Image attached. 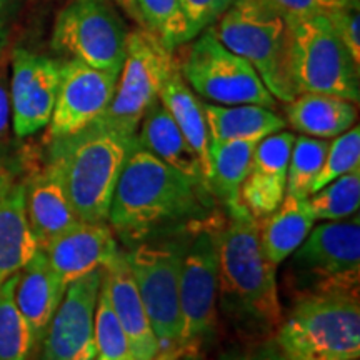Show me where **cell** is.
<instances>
[{"label":"cell","mask_w":360,"mask_h":360,"mask_svg":"<svg viewBox=\"0 0 360 360\" xmlns=\"http://www.w3.org/2000/svg\"><path fill=\"white\" fill-rule=\"evenodd\" d=\"M357 103L327 94H299L287 103V122L297 132L332 139L354 127Z\"/></svg>","instance_id":"obj_23"},{"label":"cell","mask_w":360,"mask_h":360,"mask_svg":"<svg viewBox=\"0 0 360 360\" xmlns=\"http://www.w3.org/2000/svg\"><path fill=\"white\" fill-rule=\"evenodd\" d=\"M209 127L210 142L262 141L270 134L285 129V119L272 109L254 103L244 105H219L202 103Z\"/></svg>","instance_id":"obj_25"},{"label":"cell","mask_w":360,"mask_h":360,"mask_svg":"<svg viewBox=\"0 0 360 360\" xmlns=\"http://www.w3.org/2000/svg\"><path fill=\"white\" fill-rule=\"evenodd\" d=\"M62 62L17 49L12 57L11 107L17 137H29L51 122Z\"/></svg>","instance_id":"obj_15"},{"label":"cell","mask_w":360,"mask_h":360,"mask_svg":"<svg viewBox=\"0 0 360 360\" xmlns=\"http://www.w3.org/2000/svg\"><path fill=\"white\" fill-rule=\"evenodd\" d=\"M222 219L209 217L186 225L180 265L182 354L199 352L212 339L219 314V231Z\"/></svg>","instance_id":"obj_7"},{"label":"cell","mask_w":360,"mask_h":360,"mask_svg":"<svg viewBox=\"0 0 360 360\" xmlns=\"http://www.w3.org/2000/svg\"><path fill=\"white\" fill-rule=\"evenodd\" d=\"M229 51L245 58L276 101L297 97L290 75V24L264 0H236L210 27Z\"/></svg>","instance_id":"obj_5"},{"label":"cell","mask_w":360,"mask_h":360,"mask_svg":"<svg viewBox=\"0 0 360 360\" xmlns=\"http://www.w3.org/2000/svg\"><path fill=\"white\" fill-rule=\"evenodd\" d=\"M12 120L11 107V77L7 70L0 67V141L7 139Z\"/></svg>","instance_id":"obj_38"},{"label":"cell","mask_w":360,"mask_h":360,"mask_svg":"<svg viewBox=\"0 0 360 360\" xmlns=\"http://www.w3.org/2000/svg\"><path fill=\"white\" fill-rule=\"evenodd\" d=\"M127 35L109 0H72L58 13L52 45L90 67L119 74Z\"/></svg>","instance_id":"obj_12"},{"label":"cell","mask_w":360,"mask_h":360,"mask_svg":"<svg viewBox=\"0 0 360 360\" xmlns=\"http://www.w3.org/2000/svg\"><path fill=\"white\" fill-rule=\"evenodd\" d=\"M289 259L283 278L294 299L319 292L359 290V214L317 225Z\"/></svg>","instance_id":"obj_6"},{"label":"cell","mask_w":360,"mask_h":360,"mask_svg":"<svg viewBox=\"0 0 360 360\" xmlns=\"http://www.w3.org/2000/svg\"><path fill=\"white\" fill-rule=\"evenodd\" d=\"M295 135L285 130L264 137L255 147L240 202L255 219L272 214L285 197L287 169Z\"/></svg>","instance_id":"obj_17"},{"label":"cell","mask_w":360,"mask_h":360,"mask_svg":"<svg viewBox=\"0 0 360 360\" xmlns=\"http://www.w3.org/2000/svg\"><path fill=\"white\" fill-rule=\"evenodd\" d=\"M17 274L0 283V360H27L34 352V340L24 315L15 304Z\"/></svg>","instance_id":"obj_29"},{"label":"cell","mask_w":360,"mask_h":360,"mask_svg":"<svg viewBox=\"0 0 360 360\" xmlns=\"http://www.w3.org/2000/svg\"><path fill=\"white\" fill-rule=\"evenodd\" d=\"M94 337H96L97 355L102 360H135L127 335L110 304L103 278L96 305V317H94Z\"/></svg>","instance_id":"obj_32"},{"label":"cell","mask_w":360,"mask_h":360,"mask_svg":"<svg viewBox=\"0 0 360 360\" xmlns=\"http://www.w3.org/2000/svg\"><path fill=\"white\" fill-rule=\"evenodd\" d=\"M175 360H202V357L199 352H186V354L179 355Z\"/></svg>","instance_id":"obj_40"},{"label":"cell","mask_w":360,"mask_h":360,"mask_svg":"<svg viewBox=\"0 0 360 360\" xmlns=\"http://www.w3.org/2000/svg\"><path fill=\"white\" fill-rule=\"evenodd\" d=\"M25 214L39 249L80 222L60 179L51 165H45L24 182Z\"/></svg>","instance_id":"obj_20"},{"label":"cell","mask_w":360,"mask_h":360,"mask_svg":"<svg viewBox=\"0 0 360 360\" xmlns=\"http://www.w3.org/2000/svg\"><path fill=\"white\" fill-rule=\"evenodd\" d=\"M186 237L135 244L125 252L129 267L159 344V359L182 355L180 315V265Z\"/></svg>","instance_id":"obj_8"},{"label":"cell","mask_w":360,"mask_h":360,"mask_svg":"<svg viewBox=\"0 0 360 360\" xmlns=\"http://www.w3.org/2000/svg\"><path fill=\"white\" fill-rule=\"evenodd\" d=\"M159 101L169 110V114L172 115L175 124L179 125L180 132L187 139L188 146L192 147V150L199 157L202 169H204L207 177V184H209L210 137L204 107H202L199 98L193 96V92L182 75H180L179 67L172 72V75L162 87Z\"/></svg>","instance_id":"obj_26"},{"label":"cell","mask_w":360,"mask_h":360,"mask_svg":"<svg viewBox=\"0 0 360 360\" xmlns=\"http://www.w3.org/2000/svg\"><path fill=\"white\" fill-rule=\"evenodd\" d=\"M276 342L287 360H359V290L297 297Z\"/></svg>","instance_id":"obj_4"},{"label":"cell","mask_w":360,"mask_h":360,"mask_svg":"<svg viewBox=\"0 0 360 360\" xmlns=\"http://www.w3.org/2000/svg\"><path fill=\"white\" fill-rule=\"evenodd\" d=\"M137 146L146 148L186 177L209 187L199 157L188 146L187 139L159 98L142 117L141 132H137Z\"/></svg>","instance_id":"obj_21"},{"label":"cell","mask_w":360,"mask_h":360,"mask_svg":"<svg viewBox=\"0 0 360 360\" xmlns=\"http://www.w3.org/2000/svg\"><path fill=\"white\" fill-rule=\"evenodd\" d=\"M119 249L109 224L82 220L42 247L52 270L67 287L105 267Z\"/></svg>","instance_id":"obj_16"},{"label":"cell","mask_w":360,"mask_h":360,"mask_svg":"<svg viewBox=\"0 0 360 360\" xmlns=\"http://www.w3.org/2000/svg\"><path fill=\"white\" fill-rule=\"evenodd\" d=\"M262 250L270 262L281 265L294 254L297 247L307 238L315 219L307 200L283 197L282 204L272 214L257 220Z\"/></svg>","instance_id":"obj_24"},{"label":"cell","mask_w":360,"mask_h":360,"mask_svg":"<svg viewBox=\"0 0 360 360\" xmlns=\"http://www.w3.org/2000/svg\"><path fill=\"white\" fill-rule=\"evenodd\" d=\"M103 283L107 287L110 304L122 326L135 360L159 359V344L152 330L150 321L135 285L125 250L119 252L103 267Z\"/></svg>","instance_id":"obj_18"},{"label":"cell","mask_w":360,"mask_h":360,"mask_svg":"<svg viewBox=\"0 0 360 360\" xmlns=\"http://www.w3.org/2000/svg\"><path fill=\"white\" fill-rule=\"evenodd\" d=\"M130 13L169 51L192 40L180 0H130Z\"/></svg>","instance_id":"obj_28"},{"label":"cell","mask_w":360,"mask_h":360,"mask_svg":"<svg viewBox=\"0 0 360 360\" xmlns=\"http://www.w3.org/2000/svg\"><path fill=\"white\" fill-rule=\"evenodd\" d=\"M269 7L282 13L287 19L305 17H328L342 8L357 6L359 0H264Z\"/></svg>","instance_id":"obj_34"},{"label":"cell","mask_w":360,"mask_h":360,"mask_svg":"<svg viewBox=\"0 0 360 360\" xmlns=\"http://www.w3.org/2000/svg\"><path fill=\"white\" fill-rule=\"evenodd\" d=\"M0 67H2V65H0Z\"/></svg>","instance_id":"obj_43"},{"label":"cell","mask_w":360,"mask_h":360,"mask_svg":"<svg viewBox=\"0 0 360 360\" xmlns=\"http://www.w3.org/2000/svg\"><path fill=\"white\" fill-rule=\"evenodd\" d=\"M332 27L345 45L354 62L360 67V15L357 6L342 8L327 17Z\"/></svg>","instance_id":"obj_36"},{"label":"cell","mask_w":360,"mask_h":360,"mask_svg":"<svg viewBox=\"0 0 360 360\" xmlns=\"http://www.w3.org/2000/svg\"><path fill=\"white\" fill-rule=\"evenodd\" d=\"M360 169V129L350 127L347 132L337 135L334 142L328 143V150L323 167L315 179L312 193L327 186L332 180Z\"/></svg>","instance_id":"obj_33"},{"label":"cell","mask_w":360,"mask_h":360,"mask_svg":"<svg viewBox=\"0 0 360 360\" xmlns=\"http://www.w3.org/2000/svg\"><path fill=\"white\" fill-rule=\"evenodd\" d=\"M15 182V172H13V169L11 167V164H8L6 157L0 154V199H2L4 193H6Z\"/></svg>","instance_id":"obj_39"},{"label":"cell","mask_w":360,"mask_h":360,"mask_svg":"<svg viewBox=\"0 0 360 360\" xmlns=\"http://www.w3.org/2000/svg\"><path fill=\"white\" fill-rule=\"evenodd\" d=\"M236 0H180L192 39L219 20Z\"/></svg>","instance_id":"obj_35"},{"label":"cell","mask_w":360,"mask_h":360,"mask_svg":"<svg viewBox=\"0 0 360 360\" xmlns=\"http://www.w3.org/2000/svg\"><path fill=\"white\" fill-rule=\"evenodd\" d=\"M327 139H315L309 135L295 137L290 150L287 169V195L295 199H307L312 193L315 179L319 177L328 150Z\"/></svg>","instance_id":"obj_31"},{"label":"cell","mask_w":360,"mask_h":360,"mask_svg":"<svg viewBox=\"0 0 360 360\" xmlns=\"http://www.w3.org/2000/svg\"><path fill=\"white\" fill-rule=\"evenodd\" d=\"M177 67L174 52L160 40L146 29L134 30L127 35L125 58L114 96L97 120L119 132L137 135L142 117L159 98L162 87Z\"/></svg>","instance_id":"obj_10"},{"label":"cell","mask_w":360,"mask_h":360,"mask_svg":"<svg viewBox=\"0 0 360 360\" xmlns=\"http://www.w3.org/2000/svg\"><path fill=\"white\" fill-rule=\"evenodd\" d=\"M259 142H210L209 191L224 207L240 200V188L250 170L252 157Z\"/></svg>","instance_id":"obj_27"},{"label":"cell","mask_w":360,"mask_h":360,"mask_svg":"<svg viewBox=\"0 0 360 360\" xmlns=\"http://www.w3.org/2000/svg\"><path fill=\"white\" fill-rule=\"evenodd\" d=\"M214 204L209 187L135 146L117 180L107 224L124 242H142L162 229L209 217Z\"/></svg>","instance_id":"obj_1"},{"label":"cell","mask_w":360,"mask_h":360,"mask_svg":"<svg viewBox=\"0 0 360 360\" xmlns=\"http://www.w3.org/2000/svg\"><path fill=\"white\" fill-rule=\"evenodd\" d=\"M65 290L67 285L53 272L42 249L35 252L34 257L17 274L13 297L30 328L34 350L64 299Z\"/></svg>","instance_id":"obj_19"},{"label":"cell","mask_w":360,"mask_h":360,"mask_svg":"<svg viewBox=\"0 0 360 360\" xmlns=\"http://www.w3.org/2000/svg\"><path fill=\"white\" fill-rule=\"evenodd\" d=\"M290 75L299 94H327L360 101V67L327 17L289 19Z\"/></svg>","instance_id":"obj_9"},{"label":"cell","mask_w":360,"mask_h":360,"mask_svg":"<svg viewBox=\"0 0 360 360\" xmlns=\"http://www.w3.org/2000/svg\"><path fill=\"white\" fill-rule=\"evenodd\" d=\"M92 360H102V359H101V357H98V355H97V354H96V357H94V359H92Z\"/></svg>","instance_id":"obj_42"},{"label":"cell","mask_w":360,"mask_h":360,"mask_svg":"<svg viewBox=\"0 0 360 360\" xmlns=\"http://www.w3.org/2000/svg\"><path fill=\"white\" fill-rule=\"evenodd\" d=\"M219 231L220 305L237 322L257 330L281 326L277 265L265 257L257 219L240 200L224 207Z\"/></svg>","instance_id":"obj_2"},{"label":"cell","mask_w":360,"mask_h":360,"mask_svg":"<svg viewBox=\"0 0 360 360\" xmlns=\"http://www.w3.org/2000/svg\"><path fill=\"white\" fill-rule=\"evenodd\" d=\"M117 2H119L120 6H124L130 12V0H117Z\"/></svg>","instance_id":"obj_41"},{"label":"cell","mask_w":360,"mask_h":360,"mask_svg":"<svg viewBox=\"0 0 360 360\" xmlns=\"http://www.w3.org/2000/svg\"><path fill=\"white\" fill-rule=\"evenodd\" d=\"M117 77L77 58L62 62L60 84L49 122V141L77 134L97 120L112 101Z\"/></svg>","instance_id":"obj_14"},{"label":"cell","mask_w":360,"mask_h":360,"mask_svg":"<svg viewBox=\"0 0 360 360\" xmlns=\"http://www.w3.org/2000/svg\"><path fill=\"white\" fill-rule=\"evenodd\" d=\"M200 34L187 49L182 62H179L180 75L188 87L219 105L254 103L274 109L276 98L254 67L245 58L229 51L210 27Z\"/></svg>","instance_id":"obj_11"},{"label":"cell","mask_w":360,"mask_h":360,"mask_svg":"<svg viewBox=\"0 0 360 360\" xmlns=\"http://www.w3.org/2000/svg\"><path fill=\"white\" fill-rule=\"evenodd\" d=\"M103 269L67 287L64 299L35 347L37 360H92L97 354L94 317Z\"/></svg>","instance_id":"obj_13"},{"label":"cell","mask_w":360,"mask_h":360,"mask_svg":"<svg viewBox=\"0 0 360 360\" xmlns=\"http://www.w3.org/2000/svg\"><path fill=\"white\" fill-rule=\"evenodd\" d=\"M217 360H287V357L277 345L276 339H270L244 347H232L225 350Z\"/></svg>","instance_id":"obj_37"},{"label":"cell","mask_w":360,"mask_h":360,"mask_svg":"<svg viewBox=\"0 0 360 360\" xmlns=\"http://www.w3.org/2000/svg\"><path fill=\"white\" fill-rule=\"evenodd\" d=\"M135 146L137 135L119 132L101 120L51 141L47 165L60 179L79 220L107 222L117 180Z\"/></svg>","instance_id":"obj_3"},{"label":"cell","mask_w":360,"mask_h":360,"mask_svg":"<svg viewBox=\"0 0 360 360\" xmlns=\"http://www.w3.org/2000/svg\"><path fill=\"white\" fill-rule=\"evenodd\" d=\"M305 200L315 220L330 222L352 217L360 207V169L332 180Z\"/></svg>","instance_id":"obj_30"},{"label":"cell","mask_w":360,"mask_h":360,"mask_svg":"<svg viewBox=\"0 0 360 360\" xmlns=\"http://www.w3.org/2000/svg\"><path fill=\"white\" fill-rule=\"evenodd\" d=\"M37 250L25 214L24 182H15L0 199V283L19 274Z\"/></svg>","instance_id":"obj_22"}]
</instances>
